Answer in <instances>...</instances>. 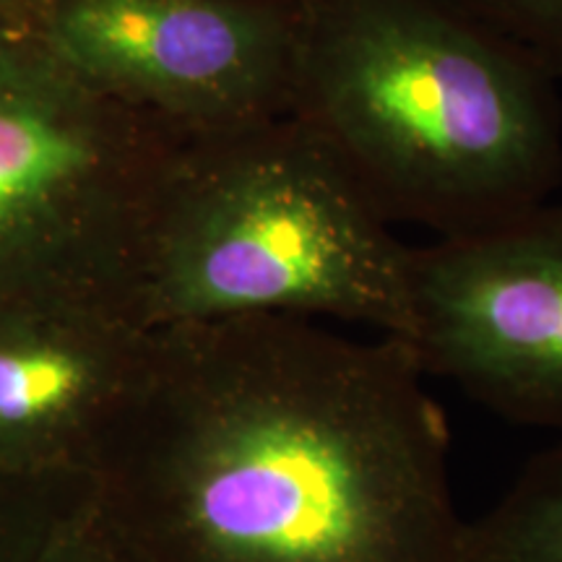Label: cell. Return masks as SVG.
<instances>
[{
    "instance_id": "5b68a950",
    "label": "cell",
    "mask_w": 562,
    "mask_h": 562,
    "mask_svg": "<svg viewBox=\"0 0 562 562\" xmlns=\"http://www.w3.org/2000/svg\"><path fill=\"white\" fill-rule=\"evenodd\" d=\"M34 24L83 81L188 138L290 108L294 0H47Z\"/></svg>"
},
{
    "instance_id": "8992f818",
    "label": "cell",
    "mask_w": 562,
    "mask_h": 562,
    "mask_svg": "<svg viewBox=\"0 0 562 562\" xmlns=\"http://www.w3.org/2000/svg\"><path fill=\"white\" fill-rule=\"evenodd\" d=\"M406 344L425 375L562 435V201L412 248Z\"/></svg>"
},
{
    "instance_id": "52a82bcc",
    "label": "cell",
    "mask_w": 562,
    "mask_h": 562,
    "mask_svg": "<svg viewBox=\"0 0 562 562\" xmlns=\"http://www.w3.org/2000/svg\"><path fill=\"white\" fill-rule=\"evenodd\" d=\"M151 336L154 328L115 302L0 321V469L89 476Z\"/></svg>"
},
{
    "instance_id": "6da1fadb",
    "label": "cell",
    "mask_w": 562,
    "mask_h": 562,
    "mask_svg": "<svg viewBox=\"0 0 562 562\" xmlns=\"http://www.w3.org/2000/svg\"><path fill=\"white\" fill-rule=\"evenodd\" d=\"M414 351L300 315L154 328L91 456L138 562H467Z\"/></svg>"
},
{
    "instance_id": "30bf717a",
    "label": "cell",
    "mask_w": 562,
    "mask_h": 562,
    "mask_svg": "<svg viewBox=\"0 0 562 562\" xmlns=\"http://www.w3.org/2000/svg\"><path fill=\"white\" fill-rule=\"evenodd\" d=\"M42 562H138L121 539L108 529L94 508L89 505L70 516L47 547Z\"/></svg>"
},
{
    "instance_id": "277c9868",
    "label": "cell",
    "mask_w": 562,
    "mask_h": 562,
    "mask_svg": "<svg viewBox=\"0 0 562 562\" xmlns=\"http://www.w3.org/2000/svg\"><path fill=\"white\" fill-rule=\"evenodd\" d=\"M186 138L0 13V321L79 302L133 313L140 237Z\"/></svg>"
},
{
    "instance_id": "7a4b0ae2",
    "label": "cell",
    "mask_w": 562,
    "mask_h": 562,
    "mask_svg": "<svg viewBox=\"0 0 562 562\" xmlns=\"http://www.w3.org/2000/svg\"><path fill=\"white\" fill-rule=\"evenodd\" d=\"M389 224L469 235L562 182L558 81L456 0H294L290 108Z\"/></svg>"
},
{
    "instance_id": "9c48e42d",
    "label": "cell",
    "mask_w": 562,
    "mask_h": 562,
    "mask_svg": "<svg viewBox=\"0 0 562 562\" xmlns=\"http://www.w3.org/2000/svg\"><path fill=\"white\" fill-rule=\"evenodd\" d=\"M480 24L562 81V0H456Z\"/></svg>"
},
{
    "instance_id": "ba28073f",
    "label": "cell",
    "mask_w": 562,
    "mask_h": 562,
    "mask_svg": "<svg viewBox=\"0 0 562 562\" xmlns=\"http://www.w3.org/2000/svg\"><path fill=\"white\" fill-rule=\"evenodd\" d=\"M467 562H562V438L526 463L505 495L467 521Z\"/></svg>"
},
{
    "instance_id": "3957f363",
    "label": "cell",
    "mask_w": 562,
    "mask_h": 562,
    "mask_svg": "<svg viewBox=\"0 0 562 562\" xmlns=\"http://www.w3.org/2000/svg\"><path fill=\"white\" fill-rule=\"evenodd\" d=\"M294 117L186 138L146 220V328L240 315L339 318L409 341L412 248Z\"/></svg>"
}]
</instances>
